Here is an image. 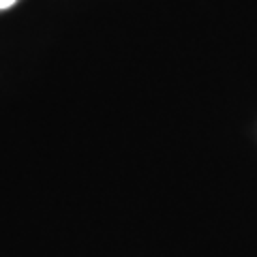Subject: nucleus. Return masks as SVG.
Listing matches in <instances>:
<instances>
[{"mask_svg": "<svg viewBox=\"0 0 257 257\" xmlns=\"http://www.w3.org/2000/svg\"><path fill=\"white\" fill-rule=\"evenodd\" d=\"M18 0H0V11L3 9H9V7H13Z\"/></svg>", "mask_w": 257, "mask_h": 257, "instance_id": "f257e3e1", "label": "nucleus"}]
</instances>
